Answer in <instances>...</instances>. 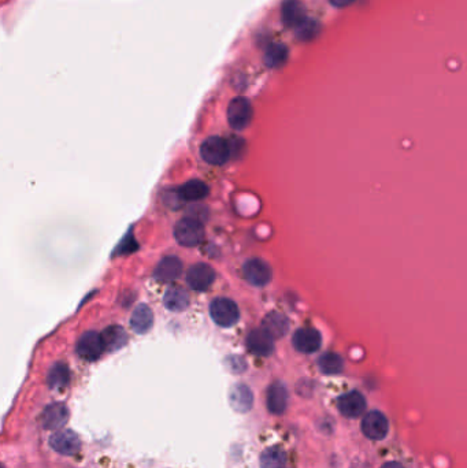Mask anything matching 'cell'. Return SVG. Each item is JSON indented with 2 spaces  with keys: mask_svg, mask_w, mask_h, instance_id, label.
Segmentation results:
<instances>
[{
  "mask_svg": "<svg viewBox=\"0 0 467 468\" xmlns=\"http://www.w3.org/2000/svg\"><path fill=\"white\" fill-rule=\"evenodd\" d=\"M174 237L183 247H196L204 239V227L200 220L187 217L177 222L174 227Z\"/></svg>",
  "mask_w": 467,
  "mask_h": 468,
  "instance_id": "obj_1",
  "label": "cell"
},
{
  "mask_svg": "<svg viewBox=\"0 0 467 468\" xmlns=\"http://www.w3.org/2000/svg\"><path fill=\"white\" fill-rule=\"evenodd\" d=\"M211 319L221 328H232L239 322L240 311L237 304L226 297H218L210 304Z\"/></svg>",
  "mask_w": 467,
  "mask_h": 468,
  "instance_id": "obj_2",
  "label": "cell"
},
{
  "mask_svg": "<svg viewBox=\"0 0 467 468\" xmlns=\"http://www.w3.org/2000/svg\"><path fill=\"white\" fill-rule=\"evenodd\" d=\"M200 155L203 161L207 162L209 165H223L230 156L229 144L225 138L211 136L203 141L200 147Z\"/></svg>",
  "mask_w": 467,
  "mask_h": 468,
  "instance_id": "obj_3",
  "label": "cell"
},
{
  "mask_svg": "<svg viewBox=\"0 0 467 468\" xmlns=\"http://www.w3.org/2000/svg\"><path fill=\"white\" fill-rule=\"evenodd\" d=\"M252 106L246 98H236L229 103L228 122L236 131H243L251 123Z\"/></svg>",
  "mask_w": 467,
  "mask_h": 468,
  "instance_id": "obj_4",
  "label": "cell"
},
{
  "mask_svg": "<svg viewBox=\"0 0 467 468\" xmlns=\"http://www.w3.org/2000/svg\"><path fill=\"white\" fill-rule=\"evenodd\" d=\"M105 341L102 334L98 331H85L79 338L77 342V354L85 360H96L105 352Z\"/></svg>",
  "mask_w": 467,
  "mask_h": 468,
  "instance_id": "obj_5",
  "label": "cell"
},
{
  "mask_svg": "<svg viewBox=\"0 0 467 468\" xmlns=\"http://www.w3.org/2000/svg\"><path fill=\"white\" fill-rule=\"evenodd\" d=\"M243 274L247 279L248 283L252 286H265L272 281V269L270 266L258 258L248 259L247 262L243 266Z\"/></svg>",
  "mask_w": 467,
  "mask_h": 468,
  "instance_id": "obj_6",
  "label": "cell"
},
{
  "mask_svg": "<svg viewBox=\"0 0 467 468\" xmlns=\"http://www.w3.org/2000/svg\"><path fill=\"white\" fill-rule=\"evenodd\" d=\"M362 432L370 440H384L389 432V422L384 413L370 411L362 420Z\"/></svg>",
  "mask_w": 467,
  "mask_h": 468,
  "instance_id": "obj_7",
  "label": "cell"
},
{
  "mask_svg": "<svg viewBox=\"0 0 467 468\" xmlns=\"http://www.w3.org/2000/svg\"><path fill=\"white\" fill-rule=\"evenodd\" d=\"M51 448L65 456L76 455L81 449L80 437L72 430H56L50 437Z\"/></svg>",
  "mask_w": 467,
  "mask_h": 468,
  "instance_id": "obj_8",
  "label": "cell"
},
{
  "mask_svg": "<svg viewBox=\"0 0 467 468\" xmlns=\"http://www.w3.org/2000/svg\"><path fill=\"white\" fill-rule=\"evenodd\" d=\"M336 406H337V410L346 417H351V419H357L360 415H363L367 407L366 399L357 390H353L350 393L340 396L336 401Z\"/></svg>",
  "mask_w": 467,
  "mask_h": 468,
  "instance_id": "obj_9",
  "label": "cell"
},
{
  "mask_svg": "<svg viewBox=\"0 0 467 468\" xmlns=\"http://www.w3.org/2000/svg\"><path fill=\"white\" fill-rule=\"evenodd\" d=\"M292 344L302 354H314L321 348L322 337L320 331L313 328H302L294 333Z\"/></svg>",
  "mask_w": 467,
  "mask_h": 468,
  "instance_id": "obj_10",
  "label": "cell"
},
{
  "mask_svg": "<svg viewBox=\"0 0 467 468\" xmlns=\"http://www.w3.org/2000/svg\"><path fill=\"white\" fill-rule=\"evenodd\" d=\"M247 348L255 356L266 358L275 351V340L262 328L254 329L248 333Z\"/></svg>",
  "mask_w": 467,
  "mask_h": 468,
  "instance_id": "obj_11",
  "label": "cell"
},
{
  "mask_svg": "<svg viewBox=\"0 0 467 468\" xmlns=\"http://www.w3.org/2000/svg\"><path fill=\"white\" fill-rule=\"evenodd\" d=\"M216 279V272L211 266L206 263H197L192 266L187 274V282L195 290H206L209 289Z\"/></svg>",
  "mask_w": 467,
  "mask_h": 468,
  "instance_id": "obj_12",
  "label": "cell"
},
{
  "mask_svg": "<svg viewBox=\"0 0 467 468\" xmlns=\"http://www.w3.org/2000/svg\"><path fill=\"white\" fill-rule=\"evenodd\" d=\"M69 419V410L63 403L50 404L41 415L43 427L47 430L60 429Z\"/></svg>",
  "mask_w": 467,
  "mask_h": 468,
  "instance_id": "obj_13",
  "label": "cell"
},
{
  "mask_svg": "<svg viewBox=\"0 0 467 468\" xmlns=\"http://www.w3.org/2000/svg\"><path fill=\"white\" fill-rule=\"evenodd\" d=\"M262 329L266 331L273 340L281 338L289 330V321L284 314L278 311H272L265 316L262 322Z\"/></svg>",
  "mask_w": 467,
  "mask_h": 468,
  "instance_id": "obj_14",
  "label": "cell"
},
{
  "mask_svg": "<svg viewBox=\"0 0 467 468\" xmlns=\"http://www.w3.org/2000/svg\"><path fill=\"white\" fill-rule=\"evenodd\" d=\"M181 273L183 262L177 256H166L159 262L155 270V278L161 282H171L181 276Z\"/></svg>",
  "mask_w": 467,
  "mask_h": 468,
  "instance_id": "obj_15",
  "label": "cell"
},
{
  "mask_svg": "<svg viewBox=\"0 0 467 468\" xmlns=\"http://www.w3.org/2000/svg\"><path fill=\"white\" fill-rule=\"evenodd\" d=\"M288 389L282 382H275L268 390V408L275 415H281L288 406Z\"/></svg>",
  "mask_w": 467,
  "mask_h": 468,
  "instance_id": "obj_16",
  "label": "cell"
},
{
  "mask_svg": "<svg viewBox=\"0 0 467 468\" xmlns=\"http://www.w3.org/2000/svg\"><path fill=\"white\" fill-rule=\"evenodd\" d=\"M281 17L287 27L298 28L305 20L302 3L299 0H284L281 6Z\"/></svg>",
  "mask_w": 467,
  "mask_h": 468,
  "instance_id": "obj_17",
  "label": "cell"
},
{
  "mask_svg": "<svg viewBox=\"0 0 467 468\" xmlns=\"http://www.w3.org/2000/svg\"><path fill=\"white\" fill-rule=\"evenodd\" d=\"M230 404L237 413H248L252 408L254 397L246 385H235L230 390Z\"/></svg>",
  "mask_w": 467,
  "mask_h": 468,
  "instance_id": "obj_18",
  "label": "cell"
},
{
  "mask_svg": "<svg viewBox=\"0 0 467 468\" xmlns=\"http://www.w3.org/2000/svg\"><path fill=\"white\" fill-rule=\"evenodd\" d=\"M152 323H154V315L151 308L145 304L138 305L131 318L132 329L138 334H144L152 328Z\"/></svg>",
  "mask_w": 467,
  "mask_h": 468,
  "instance_id": "obj_19",
  "label": "cell"
},
{
  "mask_svg": "<svg viewBox=\"0 0 467 468\" xmlns=\"http://www.w3.org/2000/svg\"><path fill=\"white\" fill-rule=\"evenodd\" d=\"M164 302H165L167 309H170L173 312H181L188 307L190 296L181 288H171L166 292Z\"/></svg>",
  "mask_w": 467,
  "mask_h": 468,
  "instance_id": "obj_20",
  "label": "cell"
},
{
  "mask_svg": "<svg viewBox=\"0 0 467 468\" xmlns=\"http://www.w3.org/2000/svg\"><path fill=\"white\" fill-rule=\"evenodd\" d=\"M178 194L181 197V200L197 201V200L204 199L209 194V187L200 180H192V181H188L187 184H184L180 188Z\"/></svg>",
  "mask_w": 467,
  "mask_h": 468,
  "instance_id": "obj_21",
  "label": "cell"
},
{
  "mask_svg": "<svg viewBox=\"0 0 467 468\" xmlns=\"http://www.w3.org/2000/svg\"><path fill=\"white\" fill-rule=\"evenodd\" d=\"M287 464V453L279 446H270L261 455V467L284 468Z\"/></svg>",
  "mask_w": 467,
  "mask_h": 468,
  "instance_id": "obj_22",
  "label": "cell"
},
{
  "mask_svg": "<svg viewBox=\"0 0 467 468\" xmlns=\"http://www.w3.org/2000/svg\"><path fill=\"white\" fill-rule=\"evenodd\" d=\"M70 371L65 363H56L48 373L47 382L51 389H63L69 385Z\"/></svg>",
  "mask_w": 467,
  "mask_h": 468,
  "instance_id": "obj_23",
  "label": "cell"
},
{
  "mask_svg": "<svg viewBox=\"0 0 467 468\" xmlns=\"http://www.w3.org/2000/svg\"><path fill=\"white\" fill-rule=\"evenodd\" d=\"M318 366H320V370L324 374L336 375V374H340L343 371L344 360L337 354L328 352V354H325V355H322L321 358L318 359Z\"/></svg>",
  "mask_w": 467,
  "mask_h": 468,
  "instance_id": "obj_24",
  "label": "cell"
},
{
  "mask_svg": "<svg viewBox=\"0 0 467 468\" xmlns=\"http://www.w3.org/2000/svg\"><path fill=\"white\" fill-rule=\"evenodd\" d=\"M102 337H103L106 349H110V351H115V349L121 348L122 345H125V342L128 340L126 333L119 326H111L109 329H106L105 333L102 334Z\"/></svg>",
  "mask_w": 467,
  "mask_h": 468,
  "instance_id": "obj_25",
  "label": "cell"
},
{
  "mask_svg": "<svg viewBox=\"0 0 467 468\" xmlns=\"http://www.w3.org/2000/svg\"><path fill=\"white\" fill-rule=\"evenodd\" d=\"M287 59H288V48L279 43L272 44L265 54V62L269 67H279L285 63Z\"/></svg>",
  "mask_w": 467,
  "mask_h": 468,
  "instance_id": "obj_26",
  "label": "cell"
},
{
  "mask_svg": "<svg viewBox=\"0 0 467 468\" xmlns=\"http://www.w3.org/2000/svg\"><path fill=\"white\" fill-rule=\"evenodd\" d=\"M315 27H317V22H315V21L305 18L302 24L298 27L299 37H301V39H304V40L313 39L314 34H315V32H317V28H315Z\"/></svg>",
  "mask_w": 467,
  "mask_h": 468,
  "instance_id": "obj_27",
  "label": "cell"
},
{
  "mask_svg": "<svg viewBox=\"0 0 467 468\" xmlns=\"http://www.w3.org/2000/svg\"><path fill=\"white\" fill-rule=\"evenodd\" d=\"M331 6L334 7H347L350 4H353L355 0H329Z\"/></svg>",
  "mask_w": 467,
  "mask_h": 468,
  "instance_id": "obj_28",
  "label": "cell"
},
{
  "mask_svg": "<svg viewBox=\"0 0 467 468\" xmlns=\"http://www.w3.org/2000/svg\"><path fill=\"white\" fill-rule=\"evenodd\" d=\"M381 468H406L403 464H400V463H397V462H389V463H386V464H384L383 467Z\"/></svg>",
  "mask_w": 467,
  "mask_h": 468,
  "instance_id": "obj_29",
  "label": "cell"
}]
</instances>
